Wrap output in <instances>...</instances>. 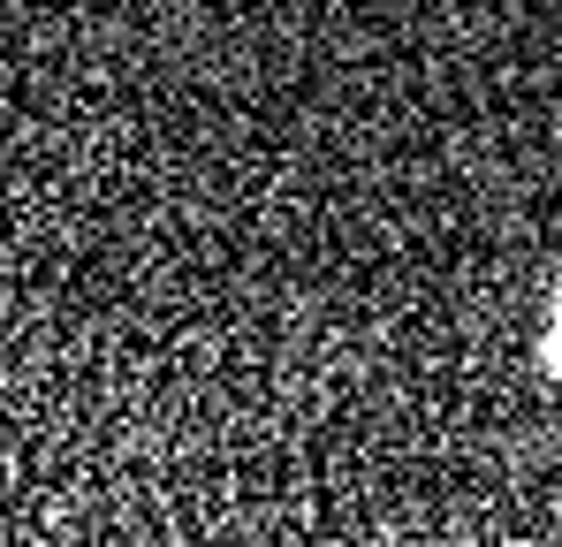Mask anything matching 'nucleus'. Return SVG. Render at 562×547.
I'll list each match as a JSON object with an SVG mask.
<instances>
[{
    "instance_id": "1",
    "label": "nucleus",
    "mask_w": 562,
    "mask_h": 547,
    "mask_svg": "<svg viewBox=\"0 0 562 547\" xmlns=\"http://www.w3.org/2000/svg\"><path fill=\"white\" fill-rule=\"evenodd\" d=\"M548 372H562V304H555V320H548Z\"/></svg>"
}]
</instances>
